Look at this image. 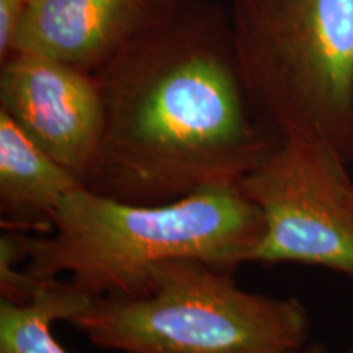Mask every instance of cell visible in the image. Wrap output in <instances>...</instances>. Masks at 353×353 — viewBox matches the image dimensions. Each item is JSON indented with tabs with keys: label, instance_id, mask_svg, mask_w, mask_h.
<instances>
[{
	"label": "cell",
	"instance_id": "cell-1",
	"mask_svg": "<svg viewBox=\"0 0 353 353\" xmlns=\"http://www.w3.org/2000/svg\"><path fill=\"white\" fill-rule=\"evenodd\" d=\"M107 110L99 159L83 187L156 205L239 185L280 143L260 120L228 12L180 6L95 72Z\"/></svg>",
	"mask_w": 353,
	"mask_h": 353
},
{
	"label": "cell",
	"instance_id": "cell-2",
	"mask_svg": "<svg viewBox=\"0 0 353 353\" xmlns=\"http://www.w3.org/2000/svg\"><path fill=\"white\" fill-rule=\"evenodd\" d=\"M260 210L239 185L201 188L179 200L139 205L79 187L61 203L50 234H32L25 272L69 276L87 296H143L159 263L196 259L236 272L263 237Z\"/></svg>",
	"mask_w": 353,
	"mask_h": 353
},
{
	"label": "cell",
	"instance_id": "cell-3",
	"mask_svg": "<svg viewBox=\"0 0 353 353\" xmlns=\"http://www.w3.org/2000/svg\"><path fill=\"white\" fill-rule=\"evenodd\" d=\"M68 324L118 353H294L311 337L298 298L242 290L234 270L196 259L156 265L143 296L88 298Z\"/></svg>",
	"mask_w": 353,
	"mask_h": 353
},
{
	"label": "cell",
	"instance_id": "cell-4",
	"mask_svg": "<svg viewBox=\"0 0 353 353\" xmlns=\"http://www.w3.org/2000/svg\"><path fill=\"white\" fill-rule=\"evenodd\" d=\"M232 41L260 120L348 162L353 138V0H232Z\"/></svg>",
	"mask_w": 353,
	"mask_h": 353
},
{
	"label": "cell",
	"instance_id": "cell-5",
	"mask_svg": "<svg viewBox=\"0 0 353 353\" xmlns=\"http://www.w3.org/2000/svg\"><path fill=\"white\" fill-rule=\"evenodd\" d=\"M348 167L332 145L281 139L239 183L265 224L249 263H294L353 278Z\"/></svg>",
	"mask_w": 353,
	"mask_h": 353
},
{
	"label": "cell",
	"instance_id": "cell-6",
	"mask_svg": "<svg viewBox=\"0 0 353 353\" xmlns=\"http://www.w3.org/2000/svg\"><path fill=\"white\" fill-rule=\"evenodd\" d=\"M0 112L85 183L107 130L95 72L37 52L15 51L0 63Z\"/></svg>",
	"mask_w": 353,
	"mask_h": 353
},
{
	"label": "cell",
	"instance_id": "cell-7",
	"mask_svg": "<svg viewBox=\"0 0 353 353\" xmlns=\"http://www.w3.org/2000/svg\"><path fill=\"white\" fill-rule=\"evenodd\" d=\"M183 0H30L15 51L97 72Z\"/></svg>",
	"mask_w": 353,
	"mask_h": 353
},
{
	"label": "cell",
	"instance_id": "cell-8",
	"mask_svg": "<svg viewBox=\"0 0 353 353\" xmlns=\"http://www.w3.org/2000/svg\"><path fill=\"white\" fill-rule=\"evenodd\" d=\"M82 185L0 112V226L3 231L50 234L61 203Z\"/></svg>",
	"mask_w": 353,
	"mask_h": 353
},
{
	"label": "cell",
	"instance_id": "cell-9",
	"mask_svg": "<svg viewBox=\"0 0 353 353\" xmlns=\"http://www.w3.org/2000/svg\"><path fill=\"white\" fill-rule=\"evenodd\" d=\"M90 296L59 280H43L28 303L0 299V353H69L52 334Z\"/></svg>",
	"mask_w": 353,
	"mask_h": 353
},
{
	"label": "cell",
	"instance_id": "cell-10",
	"mask_svg": "<svg viewBox=\"0 0 353 353\" xmlns=\"http://www.w3.org/2000/svg\"><path fill=\"white\" fill-rule=\"evenodd\" d=\"M28 0H0V63L15 52Z\"/></svg>",
	"mask_w": 353,
	"mask_h": 353
},
{
	"label": "cell",
	"instance_id": "cell-11",
	"mask_svg": "<svg viewBox=\"0 0 353 353\" xmlns=\"http://www.w3.org/2000/svg\"><path fill=\"white\" fill-rule=\"evenodd\" d=\"M294 353H353V345L342 348V350H339V352H334V350H330L327 345H324V343L309 341L306 345L301 347Z\"/></svg>",
	"mask_w": 353,
	"mask_h": 353
},
{
	"label": "cell",
	"instance_id": "cell-12",
	"mask_svg": "<svg viewBox=\"0 0 353 353\" xmlns=\"http://www.w3.org/2000/svg\"><path fill=\"white\" fill-rule=\"evenodd\" d=\"M348 198H350V205L353 208V180H350V183H348Z\"/></svg>",
	"mask_w": 353,
	"mask_h": 353
},
{
	"label": "cell",
	"instance_id": "cell-13",
	"mask_svg": "<svg viewBox=\"0 0 353 353\" xmlns=\"http://www.w3.org/2000/svg\"><path fill=\"white\" fill-rule=\"evenodd\" d=\"M348 165L353 167V138H352V148H350V156H348Z\"/></svg>",
	"mask_w": 353,
	"mask_h": 353
},
{
	"label": "cell",
	"instance_id": "cell-14",
	"mask_svg": "<svg viewBox=\"0 0 353 353\" xmlns=\"http://www.w3.org/2000/svg\"><path fill=\"white\" fill-rule=\"evenodd\" d=\"M28 2H30V0H28Z\"/></svg>",
	"mask_w": 353,
	"mask_h": 353
}]
</instances>
